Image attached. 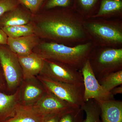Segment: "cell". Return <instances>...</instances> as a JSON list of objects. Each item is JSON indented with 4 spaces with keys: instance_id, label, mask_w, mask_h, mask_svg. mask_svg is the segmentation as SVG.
Listing matches in <instances>:
<instances>
[{
    "instance_id": "cell-3",
    "label": "cell",
    "mask_w": 122,
    "mask_h": 122,
    "mask_svg": "<svg viewBox=\"0 0 122 122\" xmlns=\"http://www.w3.org/2000/svg\"><path fill=\"white\" fill-rule=\"evenodd\" d=\"M85 19L84 27L95 47L120 48L122 44L121 23L99 18Z\"/></svg>"
},
{
    "instance_id": "cell-26",
    "label": "cell",
    "mask_w": 122,
    "mask_h": 122,
    "mask_svg": "<svg viewBox=\"0 0 122 122\" xmlns=\"http://www.w3.org/2000/svg\"><path fill=\"white\" fill-rule=\"evenodd\" d=\"M63 114H53L43 116L41 122H58Z\"/></svg>"
},
{
    "instance_id": "cell-15",
    "label": "cell",
    "mask_w": 122,
    "mask_h": 122,
    "mask_svg": "<svg viewBox=\"0 0 122 122\" xmlns=\"http://www.w3.org/2000/svg\"><path fill=\"white\" fill-rule=\"evenodd\" d=\"M20 87L12 94L0 92V122H4L13 116L16 107L20 103Z\"/></svg>"
},
{
    "instance_id": "cell-24",
    "label": "cell",
    "mask_w": 122,
    "mask_h": 122,
    "mask_svg": "<svg viewBox=\"0 0 122 122\" xmlns=\"http://www.w3.org/2000/svg\"><path fill=\"white\" fill-rule=\"evenodd\" d=\"M20 4L28 9L30 13L35 14L41 7L44 0H18Z\"/></svg>"
},
{
    "instance_id": "cell-14",
    "label": "cell",
    "mask_w": 122,
    "mask_h": 122,
    "mask_svg": "<svg viewBox=\"0 0 122 122\" xmlns=\"http://www.w3.org/2000/svg\"><path fill=\"white\" fill-rule=\"evenodd\" d=\"M102 122H122V102L114 99L98 103Z\"/></svg>"
},
{
    "instance_id": "cell-4",
    "label": "cell",
    "mask_w": 122,
    "mask_h": 122,
    "mask_svg": "<svg viewBox=\"0 0 122 122\" xmlns=\"http://www.w3.org/2000/svg\"><path fill=\"white\" fill-rule=\"evenodd\" d=\"M98 81L107 75L122 70V49L95 47L89 58Z\"/></svg>"
},
{
    "instance_id": "cell-29",
    "label": "cell",
    "mask_w": 122,
    "mask_h": 122,
    "mask_svg": "<svg viewBox=\"0 0 122 122\" xmlns=\"http://www.w3.org/2000/svg\"><path fill=\"white\" fill-rule=\"evenodd\" d=\"M2 85H3V84H2V80H1V76H0V90L2 87Z\"/></svg>"
},
{
    "instance_id": "cell-25",
    "label": "cell",
    "mask_w": 122,
    "mask_h": 122,
    "mask_svg": "<svg viewBox=\"0 0 122 122\" xmlns=\"http://www.w3.org/2000/svg\"><path fill=\"white\" fill-rule=\"evenodd\" d=\"M19 4L18 0H0V18Z\"/></svg>"
},
{
    "instance_id": "cell-20",
    "label": "cell",
    "mask_w": 122,
    "mask_h": 122,
    "mask_svg": "<svg viewBox=\"0 0 122 122\" xmlns=\"http://www.w3.org/2000/svg\"><path fill=\"white\" fill-rule=\"evenodd\" d=\"M86 114L84 122H102L100 106L97 102L90 99L81 107Z\"/></svg>"
},
{
    "instance_id": "cell-1",
    "label": "cell",
    "mask_w": 122,
    "mask_h": 122,
    "mask_svg": "<svg viewBox=\"0 0 122 122\" xmlns=\"http://www.w3.org/2000/svg\"><path fill=\"white\" fill-rule=\"evenodd\" d=\"M32 23L38 37L72 46L91 41L84 28L85 18L73 7L45 10Z\"/></svg>"
},
{
    "instance_id": "cell-17",
    "label": "cell",
    "mask_w": 122,
    "mask_h": 122,
    "mask_svg": "<svg viewBox=\"0 0 122 122\" xmlns=\"http://www.w3.org/2000/svg\"><path fill=\"white\" fill-rule=\"evenodd\" d=\"M122 0H102L97 11L90 18H107L122 16Z\"/></svg>"
},
{
    "instance_id": "cell-16",
    "label": "cell",
    "mask_w": 122,
    "mask_h": 122,
    "mask_svg": "<svg viewBox=\"0 0 122 122\" xmlns=\"http://www.w3.org/2000/svg\"><path fill=\"white\" fill-rule=\"evenodd\" d=\"M42 117L33 105L20 103L16 107L13 116L4 122H41Z\"/></svg>"
},
{
    "instance_id": "cell-23",
    "label": "cell",
    "mask_w": 122,
    "mask_h": 122,
    "mask_svg": "<svg viewBox=\"0 0 122 122\" xmlns=\"http://www.w3.org/2000/svg\"><path fill=\"white\" fill-rule=\"evenodd\" d=\"M73 0H44L42 7L45 10L56 8H72Z\"/></svg>"
},
{
    "instance_id": "cell-7",
    "label": "cell",
    "mask_w": 122,
    "mask_h": 122,
    "mask_svg": "<svg viewBox=\"0 0 122 122\" xmlns=\"http://www.w3.org/2000/svg\"><path fill=\"white\" fill-rule=\"evenodd\" d=\"M0 63L9 89H17L23 81L17 55L9 48L0 46Z\"/></svg>"
},
{
    "instance_id": "cell-5",
    "label": "cell",
    "mask_w": 122,
    "mask_h": 122,
    "mask_svg": "<svg viewBox=\"0 0 122 122\" xmlns=\"http://www.w3.org/2000/svg\"><path fill=\"white\" fill-rule=\"evenodd\" d=\"M37 77L46 91L61 100L77 107H81L85 104L83 84L75 85L58 81L40 74Z\"/></svg>"
},
{
    "instance_id": "cell-27",
    "label": "cell",
    "mask_w": 122,
    "mask_h": 122,
    "mask_svg": "<svg viewBox=\"0 0 122 122\" xmlns=\"http://www.w3.org/2000/svg\"><path fill=\"white\" fill-rule=\"evenodd\" d=\"M8 36L2 29L0 28V45H7Z\"/></svg>"
},
{
    "instance_id": "cell-18",
    "label": "cell",
    "mask_w": 122,
    "mask_h": 122,
    "mask_svg": "<svg viewBox=\"0 0 122 122\" xmlns=\"http://www.w3.org/2000/svg\"><path fill=\"white\" fill-rule=\"evenodd\" d=\"M102 0H73V8L84 18H90L97 12Z\"/></svg>"
},
{
    "instance_id": "cell-12",
    "label": "cell",
    "mask_w": 122,
    "mask_h": 122,
    "mask_svg": "<svg viewBox=\"0 0 122 122\" xmlns=\"http://www.w3.org/2000/svg\"><path fill=\"white\" fill-rule=\"evenodd\" d=\"M22 70L23 80L36 77L41 74L44 65V59L32 52L26 56H18Z\"/></svg>"
},
{
    "instance_id": "cell-10",
    "label": "cell",
    "mask_w": 122,
    "mask_h": 122,
    "mask_svg": "<svg viewBox=\"0 0 122 122\" xmlns=\"http://www.w3.org/2000/svg\"><path fill=\"white\" fill-rule=\"evenodd\" d=\"M36 77L23 80L20 88V103L33 105L47 92Z\"/></svg>"
},
{
    "instance_id": "cell-6",
    "label": "cell",
    "mask_w": 122,
    "mask_h": 122,
    "mask_svg": "<svg viewBox=\"0 0 122 122\" xmlns=\"http://www.w3.org/2000/svg\"><path fill=\"white\" fill-rule=\"evenodd\" d=\"M40 75L55 81L75 85H83L82 74L71 66L57 61L44 59Z\"/></svg>"
},
{
    "instance_id": "cell-2",
    "label": "cell",
    "mask_w": 122,
    "mask_h": 122,
    "mask_svg": "<svg viewBox=\"0 0 122 122\" xmlns=\"http://www.w3.org/2000/svg\"><path fill=\"white\" fill-rule=\"evenodd\" d=\"M95 47L91 41L72 46L54 42H44L39 43L33 52L43 59L68 64L81 72Z\"/></svg>"
},
{
    "instance_id": "cell-28",
    "label": "cell",
    "mask_w": 122,
    "mask_h": 122,
    "mask_svg": "<svg viewBox=\"0 0 122 122\" xmlns=\"http://www.w3.org/2000/svg\"><path fill=\"white\" fill-rule=\"evenodd\" d=\"M112 94L114 96L118 94H122V85L115 87L110 91Z\"/></svg>"
},
{
    "instance_id": "cell-11",
    "label": "cell",
    "mask_w": 122,
    "mask_h": 122,
    "mask_svg": "<svg viewBox=\"0 0 122 122\" xmlns=\"http://www.w3.org/2000/svg\"><path fill=\"white\" fill-rule=\"evenodd\" d=\"M20 5L5 13L0 18V28L21 25L32 22L33 15Z\"/></svg>"
},
{
    "instance_id": "cell-9",
    "label": "cell",
    "mask_w": 122,
    "mask_h": 122,
    "mask_svg": "<svg viewBox=\"0 0 122 122\" xmlns=\"http://www.w3.org/2000/svg\"><path fill=\"white\" fill-rule=\"evenodd\" d=\"M33 105L34 109L43 116L50 115L63 114L78 108L61 100L48 91Z\"/></svg>"
},
{
    "instance_id": "cell-13",
    "label": "cell",
    "mask_w": 122,
    "mask_h": 122,
    "mask_svg": "<svg viewBox=\"0 0 122 122\" xmlns=\"http://www.w3.org/2000/svg\"><path fill=\"white\" fill-rule=\"evenodd\" d=\"M39 43V37L34 34L15 38L8 37L7 45L17 56H24L32 53Z\"/></svg>"
},
{
    "instance_id": "cell-21",
    "label": "cell",
    "mask_w": 122,
    "mask_h": 122,
    "mask_svg": "<svg viewBox=\"0 0 122 122\" xmlns=\"http://www.w3.org/2000/svg\"><path fill=\"white\" fill-rule=\"evenodd\" d=\"M98 81L106 90L110 92L115 87L122 85V70L109 73Z\"/></svg>"
},
{
    "instance_id": "cell-22",
    "label": "cell",
    "mask_w": 122,
    "mask_h": 122,
    "mask_svg": "<svg viewBox=\"0 0 122 122\" xmlns=\"http://www.w3.org/2000/svg\"><path fill=\"white\" fill-rule=\"evenodd\" d=\"M84 113L81 107L75 108L62 116L58 122H84Z\"/></svg>"
},
{
    "instance_id": "cell-8",
    "label": "cell",
    "mask_w": 122,
    "mask_h": 122,
    "mask_svg": "<svg viewBox=\"0 0 122 122\" xmlns=\"http://www.w3.org/2000/svg\"><path fill=\"white\" fill-rule=\"evenodd\" d=\"M84 86L83 98L85 102L94 99L98 102L114 99L110 92L107 91L99 82L92 69L89 59L82 68Z\"/></svg>"
},
{
    "instance_id": "cell-19",
    "label": "cell",
    "mask_w": 122,
    "mask_h": 122,
    "mask_svg": "<svg viewBox=\"0 0 122 122\" xmlns=\"http://www.w3.org/2000/svg\"><path fill=\"white\" fill-rule=\"evenodd\" d=\"M1 29L9 37L15 38L35 34L34 26L32 22L25 25L9 26Z\"/></svg>"
}]
</instances>
